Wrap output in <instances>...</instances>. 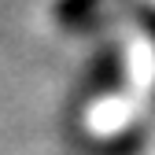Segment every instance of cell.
<instances>
[{"mask_svg": "<svg viewBox=\"0 0 155 155\" xmlns=\"http://www.w3.org/2000/svg\"><path fill=\"white\" fill-rule=\"evenodd\" d=\"M100 0H63L59 4V18H67V22H74V18H81L89 8H96Z\"/></svg>", "mask_w": 155, "mask_h": 155, "instance_id": "1", "label": "cell"}]
</instances>
